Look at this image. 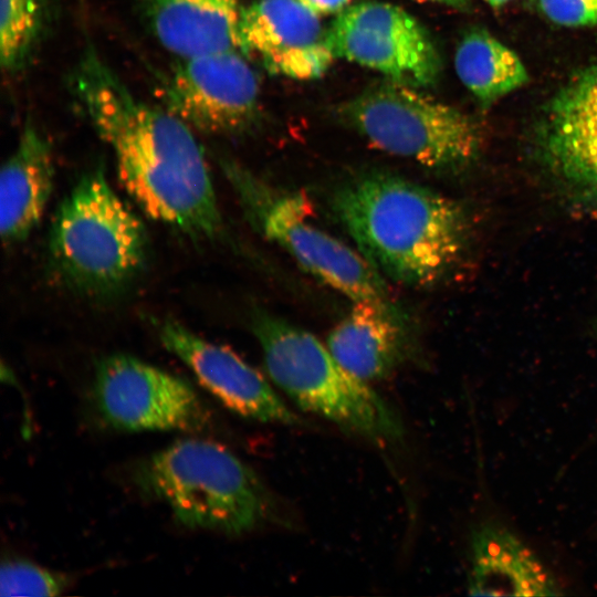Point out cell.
Here are the masks:
<instances>
[{
    "mask_svg": "<svg viewBox=\"0 0 597 597\" xmlns=\"http://www.w3.org/2000/svg\"><path fill=\"white\" fill-rule=\"evenodd\" d=\"M552 22L570 28L597 27V0H537Z\"/></svg>",
    "mask_w": 597,
    "mask_h": 597,
    "instance_id": "21",
    "label": "cell"
},
{
    "mask_svg": "<svg viewBox=\"0 0 597 597\" xmlns=\"http://www.w3.org/2000/svg\"><path fill=\"white\" fill-rule=\"evenodd\" d=\"M159 43L179 59L239 50L240 0H135Z\"/></svg>",
    "mask_w": 597,
    "mask_h": 597,
    "instance_id": "16",
    "label": "cell"
},
{
    "mask_svg": "<svg viewBox=\"0 0 597 597\" xmlns=\"http://www.w3.org/2000/svg\"><path fill=\"white\" fill-rule=\"evenodd\" d=\"M134 475L143 493L189 528L241 535L282 519L258 474L212 441H175L143 460Z\"/></svg>",
    "mask_w": 597,
    "mask_h": 597,
    "instance_id": "3",
    "label": "cell"
},
{
    "mask_svg": "<svg viewBox=\"0 0 597 597\" xmlns=\"http://www.w3.org/2000/svg\"><path fill=\"white\" fill-rule=\"evenodd\" d=\"M468 593L472 596H557L564 591L538 555L494 520L470 534Z\"/></svg>",
    "mask_w": 597,
    "mask_h": 597,
    "instance_id": "14",
    "label": "cell"
},
{
    "mask_svg": "<svg viewBox=\"0 0 597 597\" xmlns=\"http://www.w3.org/2000/svg\"><path fill=\"white\" fill-rule=\"evenodd\" d=\"M94 397L103 420L124 431H202L209 413L185 379L127 354L98 360Z\"/></svg>",
    "mask_w": 597,
    "mask_h": 597,
    "instance_id": "9",
    "label": "cell"
},
{
    "mask_svg": "<svg viewBox=\"0 0 597 597\" xmlns=\"http://www.w3.org/2000/svg\"><path fill=\"white\" fill-rule=\"evenodd\" d=\"M222 167L250 224L303 270L353 303H371L408 317L358 250L312 221L310 202L302 192L280 189L232 161H223Z\"/></svg>",
    "mask_w": 597,
    "mask_h": 597,
    "instance_id": "6",
    "label": "cell"
},
{
    "mask_svg": "<svg viewBox=\"0 0 597 597\" xmlns=\"http://www.w3.org/2000/svg\"><path fill=\"white\" fill-rule=\"evenodd\" d=\"M331 208L374 269L407 286L442 283L469 249L465 208L397 175L368 172L345 181L333 192Z\"/></svg>",
    "mask_w": 597,
    "mask_h": 597,
    "instance_id": "2",
    "label": "cell"
},
{
    "mask_svg": "<svg viewBox=\"0 0 597 597\" xmlns=\"http://www.w3.org/2000/svg\"><path fill=\"white\" fill-rule=\"evenodd\" d=\"M0 63L4 71L21 70L33 53L44 30V0H1Z\"/></svg>",
    "mask_w": 597,
    "mask_h": 597,
    "instance_id": "19",
    "label": "cell"
},
{
    "mask_svg": "<svg viewBox=\"0 0 597 597\" xmlns=\"http://www.w3.org/2000/svg\"><path fill=\"white\" fill-rule=\"evenodd\" d=\"M535 156L567 208L597 214V59L548 102L535 132Z\"/></svg>",
    "mask_w": 597,
    "mask_h": 597,
    "instance_id": "8",
    "label": "cell"
},
{
    "mask_svg": "<svg viewBox=\"0 0 597 597\" xmlns=\"http://www.w3.org/2000/svg\"><path fill=\"white\" fill-rule=\"evenodd\" d=\"M240 50L179 59L165 85L168 111L190 127L235 134L256 119L258 76Z\"/></svg>",
    "mask_w": 597,
    "mask_h": 597,
    "instance_id": "11",
    "label": "cell"
},
{
    "mask_svg": "<svg viewBox=\"0 0 597 597\" xmlns=\"http://www.w3.org/2000/svg\"><path fill=\"white\" fill-rule=\"evenodd\" d=\"M304 6L317 14L342 12L349 0H300Z\"/></svg>",
    "mask_w": 597,
    "mask_h": 597,
    "instance_id": "22",
    "label": "cell"
},
{
    "mask_svg": "<svg viewBox=\"0 0 597 597\" xmlns=\"http://www.w3.org/2000/svg\"><path fill=\"white\" fill-rule=\"evenodd\" d=\"M251 328L268 375L296 406L373 443L389 444L402 438L397 412L313 334L259 308L252 314Z\"/></svg>",
    "mask_w": 597,
    "mask_h": 597,
    "instance_id": "5",
    "label": "cell"
},
{
    "mask_svg": "<svg viewBox=\"0 0 597 597\" xmlns=\"http://www.w3.org/2000/svg\"><path fill=\"white\" fill-rule=\"evenodd\" d=\"M239 50L272 74L321 76L335 54L318 14L300 0H256L242 8Z\"/></svg>",
    "mask_w": 597,
    "mask_h": 597,
    "instance_id": "12",
    "label": "cell"
},
{
    "mask_svg": "<svg viewBox=\"0 0 597 597\" xmlns=\"http://www.w3.org/2000/svg\"><path fill=\"white\" fill-rule=\"evenodd\" d=\"M419 1H433L443 4H448L455 8H463L470 3V0H419Z\"/></svg>",
    "mask_w": 597,
    "mask_h": 597,
    "instance_id": "23",
    "label": "cell"
},
{
    "mask_svg": "<svg viewBox=\"0 0 597 597\" xmlns=\"http://www.w3.org/2000/svg\"><path fill=\"white\" fill-rule=\"evenodd\" d=\"M485 1L493 8H500L501 6L505 4L510 0H485Z\"/></svg>",
    "mask_w": 597,
    "mask_h": 597,
    "instance_id": "24",
    "label": "cell"
},
{
    "mask_svg": "<svg viewBox=\"0 0 597 597\" xmlns=\"http://www.w3.org/2000/svg\"><path fill=\"white\" fill-rule=\"evenodd\" d=\"M326 345L348 371L367 383L389 377L418 353L408 317L365 302L353 303Z\"/></svg>",
    "mask_w": 597,
    "mask_h": 597,
    "instance_id": "15",
    "label": "cell"
},
{
    "mask_svg": "<svg viewBox=\"0 0 597 597\" xmlns=\"http://www.w3.org/2000/svg\"><path fill=\"white\" fill-rule=\"evenodd\" d=\"M157 331L163 346L230 410L262 422L304 425L270 383L231 349L208 342L171 318L160 321Z\"/></svg>",
    "mask_w": 597,
    "mask_h": 597,
    "instance_id": "13",
    "label": "cell"
},
{
    "mask_svg": "<svg viewBox=\"0 0 597 597\" xmlns=\"http://www.w3.org/2000/svg\"><path fill=\"white\" fill-rule=\"evenodd\" d=\"M148 255L140 219L113 190L103 169L84 174L59 205L48 239L49 265L71 290L114 294L136 279Z\"/></svg>",
    "mask_w": 597,
    "mask_h": 597,
    "instance_id": "4",
    "label": "cell"
},
{
    "mask_svg": "<svg viewBox=\"0 0 597 597\" xmlns=\"http://www.w3.org/2000/svg\"><path fill=\"white\" fill-rule=\"evenodd\" d=\"M335 56L416 88L434 84L439 52L425 27L404 9L364 1L344 9L328 29Z\"/></svg>",
    "mask_w": 597,
    "mask_h": 597,
    "instance_id": "10",
    "label": "cell"
},
{
    "mask_svg": "<svg viewBox=\"0 0 597 597\" xmlns=\"http://www.w3.org/2000/svg\"><path fill=\"white\" fill-rule=\"evenodd\" d=\"M71 584V578L60 572L41 567L30 561L9 558L0 568V595L57 596Z\"/></svg>",
    "mask_w": 597,
    "mask_h": 597,
    "instance_id": "20",
    "label": "cell"
},
{
    "mask_svg": "<svg viewBox=\"0 0 597 597\" xmlns=\"http://www.w3.org/2000/svg\"><path fill=\"white\" fill-rule=\"evenodd\" d=\"M72 86L139 208L190 239L220 237L216 191L190 126L135 96L91 46L75 66Z\"/></svg>",
    "mask_w": 597,
    "mask_h": 597,
    "instance_id": "1",
    "label": "cell"
},
{
    "mask_svg": "<svg viewBox=\"0 0 597 597\" xmlns=\"http://www.w3.org/2000/svg\"><path fill=\"white\" fill-rule=\"evenodd\" d=\"M454 69L462 84L484 107L528 81L520 56L481 28L462 35L455 48Z\"/></svg>",
    "mask_w": 597,
    "mask_h": 597,
    "instance_id": "18",
    "label": "cell"
},
{
    "mask_svg": "<svg viewBox=\"0 0 597 597\" xmlns=\"http://www.w3.org/2000/svg\"><path fill=\"white\" fill-rule=\"evenodd\" d=\"M338 114L371 146L434 170L469 167L483 145L468 114L390 80L344 103Z\"/></svg>",
    "mask_w": 597,
    "mask_h": 597,
    "instance_id": "7",
    "label": "cell"
},
{
    "mask_svg": "<svg viewBox=\"0 0 597 597\" xmlns=\"http://www.w3.org/2000/svg\"><path fill=\"white\" fill-rule=\"evenodd\" d=\"M54 161L48 139L31 123L0 171V232L4 247L24 241L50 200Z\"/></svg>",
    "mask_w": 597,
    "mask_h": 597,
    "instance_id": "17",
    "label": "cell"
}]
</instances>
